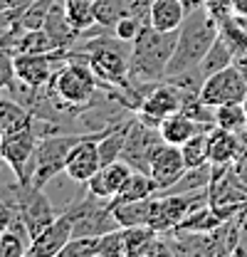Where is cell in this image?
Instances as JSON below:
<instances>
[{
	"label": "cell",
	"mask_w": 247,
	"mask_h": 257,
	"mask_svg": "<svg viewBox=\"0 0 247 257\" xmlns=\"http://www.w3.org/2000/svg\"><path fill=\"white\" fill-rule=\"evenodd\" d=\"M69 57L89 62L94 74L101 79L104 87H116L124 92H139L129 82V57H131V42L119 40L111 30H104L101 35H94V40H87L82 50H69Z\"/></svg>",
	"instance_id": "2"
},
{
	"label": "cell",
	"mask_w": 247,
	"mask_h": 257,
	"mask_svg": "<svg viewBox=\"0 0 247 257\" xmlns=\"http://www.w3.org/2000/svg\"><path fill=\"white\" fill-rule=\"evenodd\" d=\"M220 40L227 45V50L232 52L235 60L247 55V25L240 23L235 15H230L220 23Z\"/></svg>",
	"instance_id": "23"
},
{
	"label": "cell",
	"mask_w": 247,
	"mask_h": 257,
	"mask_svg": "<svg viewBox=\"0 0 247 257\" xmlns=\"http://www.w3.org/2000/svg\"><path fill=\"white\" fill-rule=\"evenodd\" d=\"M225 223L220 215L215 213V208L208 203V205H203V208H198L195 213H190L188 218H185L183 223L178 225L176 230H190V232H213L215 227Z\"/></svg>",
	"instance_id": "27"
},
{
	"label": "cell",
	"mask_w": 247,
	"mask_h": 257,
	"mask_svg": "<svg viewBox=\"0 0 247 257\" xmlns=\"http://www.w3.org/2000/svg\"><path fill=\"white\" fill-rule=\"evenodd\" d=\"M149 20L146 18H139V15H134V13H129V15H124L121 20L111 28V32L124 40V42H134L136 37H139V32L144 30V25H146Z\"/></svg>",
	"instance_id": "35"
},
{
	"label": "cell",
	"mask_w": 247,
	"mask_h": 257,
	"mask_svg": "<svg viewBox=\"0 0 247 257\" xmlns=\"http://www.w3.org/2000/svg\"><path fill=\"white\" fill-rule=\"evenodd\" d=\"M185 171H188V166H185L181 146L161 144V146L156 149L154 159H151L149 176L154 178L158 193H166L168 188H173V186L181 181V176H183ZM158 193H156V195H158Z\"/></svg>",
	"instance_id": "13"
},
{
	"label": "cell",
	"mask_w": 247,
	"mask_h": 257,
	"mask_svg": "<svg viewBox=\"0 0 247 257\" xmlns=\"http://www.w3.org/2000/svg\"><path fill=\"white\" fill-rule=\"evenodd\" d=\"M101 134H104V128H101V131H89V134L69 151V159H67V166H64V173H67L69 181L87 186V181L101 168L99 149H96V141H99Z\"/></svg>",
	"instance_id": "12"
},
{
	"label": "cell",
	"mask_w": 247,
	"mask_h": 257,
	"mask_svg": "<svg viewBox=\"0 0 247 257\" xmlns=\"http://www.w3.org/2000/svg\"><path fill=\"white\" fill-rule=\"evenodd\" d=\"M176 37H178V30L161 32L146 23L144 30L139 32V37L131 42L129 82L131 87L141 89L144 96L154 84L166 79V69L176 50Z\"/></svg>",
	"instance_id": "1"
},
{
	"label": "cell",
	"mask_w": 247,
	"mask_h": 257,
	"mask_svg": "<svg viewBox=\"0 0 247 257\" xmlns=\"http://www.w3.org/2000/svg\"><path fill=\"white\" fill-rule=\"evenodd\" d=\"M210 131V128H208ZM208 131H200L195 134L193 139H188L181 151H183V159L188 168H195V166H203V163H210L208 161Z\"/></svg>",
	"instance_id": "31"
},
{
	"label": "cell",
	"mask_w": 247,
	"mask_h": 257,
	"mask_svg": "<svg viewBox=\"0 0 247 257\" xmlns=\"http://www.w3.org/2000/svg\"><path fill=\"white\" fill-rule=\"evenodd\" d=\"M213 181V163H203V166H195V168H188L181 181L168 188L166 193H193V191H205Z\"/></svg>",
	"instance_id": "24"
},
{
	"label": "cell",
	"mask_w": 247,
	"mask_h": 257,
	"mask_svg": "<svg viewBox=\"0 0 247 257\" xmlns=\"http://www.w3.org/2000/svg\"><path fill=\"white\" fill-rule=\"evenodd\" d=\"M87 134H47L40 136L37 149H35V161H32V186L45 188L55 176L64 173V166L69 159V151L84 139Z\"/></svg>",
	"instance_id": "4"
},
{
	"label": "cell",
	"mask_w": 247,
	"mask_h": 257,
	"mask_svg": "<svg viewBox=\"0 0 247 257\" xmlns=\"http://www.w3.org/2000/svg\"><path fill=\"white\" fill-rule=\"evenodd\" d=\"M62 257H99V235H84V237H72L64 247Z\"/></svg>",
	"instance_id": "32"
},
{
	"label": "cell",
	"mask_w": 247,
	"mask_h": 257,
	"mask_svg": "<svg viewBox=\"0 0 247 257\" xmlns=\"http://www.w3.org/2000/svg\"><path fill=\"white\" fill-rule=\"evenodd\" d=\"M3 168H8V166H5V161H3V156H0V171H3Z\"/></svg>",
	"instance_id": "42"
},
{
	"label": "cell",
	"mask_w": 247,
	"mask_h": 257,
	"mask_svg": "<svg viewBox=\"0 0 247 257\" xmlns=\"http://www.w3.org/2000/svg\"><path fill=\"white\" fill-rule=\"evenodd\" d=\"M235 62V57H232V52L227 50V45L220 40V35H217V40L213 42V47L208 50V55L203 57V62L198 64V72L203 74V79L205 77H210V74H215L220 69H225V67H230V64Z\"/></svg>",
	"instance_id": "26"
},
{
	"label": "cell",
	"mask_w": 247,
	"mask_h": 257,
	"mask_svg": "<svg viewBox=\"0 0 247 257\" xmlns=\"http://www.w3.org/2000/svg\"><path fill=\"white\" fill-rule=\"evenodd\" d=\"M52 50H57V47H55V42L50 40V35L45 32V28L23 30L15 37L13 47H10L13 55H37V52H52Z\"/></svg>",
	"instance_id": "22"
},
{
	"label": "cell",
	"mask_w": 247,
	"mask_h": 257,
	"mask_svg": "<svg viewBox=\"0 0 247 257\" xmlns=\"http://www.w3.org/2000/svg\"><path fill=\"white\" fill-rule=\"evenodd\" d=\"M37 141H40V136H37L35 126H28L13 131V134H5L3 144H0V156L5 161L8 171L25 186H30L32 181V161H35Z\"/></svg>",
	"instance_id": "6"
},
{
	"label": "cell",
	"mask_w": 247,
	"mask_h": 257,
	"mask_svg": "<svg viewBox=\"0 0 247 257\" xmlns=\"http://www.w3.org/2000/svg\"><path fill=\"white\" fill-rule=\"evenodd\" d=\"M217 35H220V23L208 13L205 5L188 10L183 25L178 30V37H176V50H173V57L168 62L166 77L198 69V64L203 62V57L213 47Z\"/></svg>",
	"instance_id": "3"
},
{
	"label": "cell",
	"mask_w": 247,
	"mask_h": 257,
	"mask_svg": "<svg viewBox=\"0 0 247 257\" xmlns=\"http://www.w3.org/2000/svg\"><path fill=\"white\" fill-rule=\"evenodd\" d=\"M74 205H69L67 210H62L60 215L47 225L35 240L30 242L28 247V255L30 257H52V255H60L62 247L72 240L74 235Z\"/></svg>",
	"instance_id": "11"
},
{
	"label": "cell",
	"mask_w": 247,
	"mask_h": 257,
	"mask_svg": "<svg viewBox=\"0 0 247 257\" xmlns=\"http://www.w3.org/2000/svg\"><path fill=\"white\" fill-rule=\"evenodd\" d=\"M242 106H245V114H247V94H245V99H242Z\"/></svg>",
	"instance_id": "43"
},
{
	"label": "cell",
	"mask_w": 247,
	"mask_h": 257,
	"mask_svg": "<svg viewBox=\"0 0 247 257\" xmlns=\"http://www.w3.org/2000/svg\"><path fill=\"white\" fill-rule=\"evenodd\" d=\"M240 151H242V144L235 131L220 126H213L208 131V161L213 166H232Z\"/></svg>",
	"instance_id": "16"
},
{
	"label": "cell",
	"mask_w": 247,
	"mask_h": 257,
	"mask_svg": "<svg viewBox=\"0 0 247 257\" xmlns=\"http://www.w3.org/2000/svg\"><path fill=\"white\" fill-rule=\"evenodd\" d=\"M247 124V114L242 101H230V104H220L215 106V126L227 128V131H240Z\"/></svg>",
	"instance_id": "29"
},
{
	"label": "cell",
	"mask_w": 247,
	"mask_h": 257,
	"mask_svg": "<svg viewBox=\"0 0 247 257\" xmlns=\"http://www.w3.org/2000/svg\"><path fill=\"white\" fill-rule=\"evenodd\" d=\"M237 139H240V144H242V149H247V124L240 131H237Z\"/></svg>",
	"instance_id": "41"
},
{
	"label": "cell",
	"mask_w": 247,
	"mask_h": 257,
	"mask_svg": "<svg viewBox=\"0 0 247 257\" xmlns=\"http://www.w3.org/2000/svg\"><path fill=\"white\" fill-rule=\"evenodd\" d=\"M3 136H5V134H3V128H0V144H3Z\"/></svg>",
	"instance_id": "44"
},
{
	"label": "cell",
	"mask_w": 247,
	"mask_h": 257,
	"mask_svg": "<svg viewBox=\"0 0 247 257\" xmlns=\"http://www.w3.org/2000/svg\"><path fill=\"white\" fill-rule=\"evenodd\" d=\"M69 60V50H52L37 55H15V74L23 84L32 89H42L52 74Z\"/></svg>",
	"instance_id": "10"
},
{
	"label": "cell",
	"mask_w": 247,
	"mask_h": 257,
	"mask_svg": "<svg viewBox=\"0 0 247 257\" xmlns=\"http://www.w3.org/2000/svg\"><path fill=\"white\" fill-rule=\"evenodd\" d=\"M129 3L126 0H96L94 3V18H96V25L99 28H106L111 30L124 15H129Z\"/></svg>",
	"instance_id": "28"
},
{
	"label": "cell",
	"mask_w": 247,
	"mask_h": 257,
	"mask_svg": "<svg viewBox=\"0 0 247 257\" xmlns=\"http://www.w3.org/2000/svg\"><path fill=\"white\" fill-rule=\"evenodd\" d=\"M185 15L188 10L183 0H154L149 10V25L161 32H176L181 30Z\"/></svg>",
	"instance_id": "18"
},
{
	"label": "cell",
	"mask_w": 247,
	"mask_h": 257,
	"mask_svg": "<svg viewBox=\"0 0 247 257\" xmlns=\"http://www.w3.org/2000/svg\"><path fill=\"white\" fill-rule=\"evenodd\" d=\"M230 10L235 18H247V0H230Z\"/></svg>",
	"instance_id": "40"
},
{
	"label": "cell",
	"mask_w": 247,
	"mask_h": 257,
	"mask_svg": "<svg viewBox=\"0 0 247 257\" xmlns=\"http://www.w3.org/2000/svg\"><path fill=\"white\" fill-rule=\"evenodd\" d=\"M208 128H213L210 124H200V121H195L193 116H188L185 111H176V114H171V116H166L163 121H161V139H163V144H173V146H183L188 139H193L195 134H200V131H208Z\"/></svg>",
	"instance_id": "17"
},
{
	"label": "cell",
	"mask_w": 247,
	"mask_h": 257,
	"mask_svg": "<svg viewBox=\"0 0 247 257\" xmlns=\"http://www.w3.org/2000/svg\"><path fill=\"white\" fill-rule=\"evenodd\" d=\"M15 225H25V223L15 215V210H13L5 200H0V232H5V230H10V227H15Z\"/></svg>",
	"instance_id": "37"
},
{
	"label": "cell",
	"mask_w": 247,
	"mask_h": 257,
	"mask_svg": "<svg viewBox=\"0 0 247 257\" xmlns=\"http://www.w3.org/2000/svg\"><path fill=\"white\" fill-rule=\"evenodd\" d=\"M161 144H163L161 131L156 126L144 124V121L136 119V114H134V119H131V124H129V134H126V144H124L121 159L126 161L134 171L149 173L151 159H154L156 149H158Z\"/></svg>",
	"instance_id": "8"
},
{
	"label": "cell",
	"mask_w": 247,
	"mask_h": 257,
	"mask_svg": "<svg viewBox=\"0 0 247 257\" xmlns=\"http://www.w3.org/2000/svg\"><path fill=\"white\" fill-rule=\"evenodd\" d=\"M247 94V79L242 69L232 62L230 67L220 69L215 74L205 77L200 84V101H205L208 106H220V104H230V101H242Z\"/></svg>",
	"instance_id": "7"
},
{
	"label": "cell",
	"mask_w": 247,
	"mask_h": 257,
	"mask_svg": "<svg viewBox=\"0 0 247 257\" xmlns=\"http://www.w3.org/2000/svg\"><path fill=\"white\" fill-rule=\"evenodd\" d=\"M32 119H35V114L23 101H18L13 96L0 99V128H3V134H13V131L32 126Z\"/></svg>",
	"instance_id": "20"
},
{
	"label": "cell",
	"mask_w": 247,
	"mask_h": 257,
	"mask_svg": "<svg viewBox=\"0 0 247 257\" xmlns=\"http://www.w3.org/2000/svg\"><path fill=\"white\" fill-rule=\"evenodd\" d=\"M30 240L20 235L18 230H5L0 232V257H23L28 255Z\"/></svg>",
	"instance_id": "33"
},
{
	"label": "cell",
	"mask_w": 247,
	"mask_h": 257,
	"mask_svg": "<svg viewBox=\"0 0 247 257\" xmlns=\"http://www.w3.org/2000/svg\"><path fill=\"white\" fill-rule=\"evenodd\" d=\"M210 203V193L193 191V193H158L154 198V210L149 225L156 232H171L183 223L190 213Z\"/></svg>",
	"instance_id": "5"
},
{
	"label": "cell",
	"mask_w": 247,
	"mask_h": 257,
	"mask_svg": "<svg viewBox=\"0 0 247 257\" xmlns=\"http://www.w3.org/2000/svg\"><path fill=\"white\" fill-rule=\"evenodd\" d=\"M183 99H185V94L176 84H171V82L163 79V82L154 84V87L146 92L141 106H139V111H134V114H136V119H141L144 124L158 128L166 116L181 111Z\"/></svg>",
	"instance_id": "9"
},
{
	"label": "cell",
	"mask_w": 247,
	"mask_h": 257,
	"mask_svg": "<svg viewBox=\"0 0 247 257\" xmlns=\"http://www.w3.org/2000/svg\"><path fill=\"white\" fill-rule=\"evenodd\" d=\"M99 257H126L121 227H114V230L99 235Z\"/></svg>",
	"instance_id": "34"
},
{
	"label": "cell",
	"mask_w": 247,
	"mask_h": 257,
	"mask_svg": "<svg viewBox=\"0 0 247 257\" xmlns=\"http://www.w3.org/2000/svg\"><path fill=\"white\" fill-rule=\"evenodd\" d=\"M42 28L50 35V40L55 42L57 50H72V45L82 37V32L72 28V23H69V18L64 13V3L62 0H52L50 13H47Z\"/></svg>",
	"instance_id": "15"
},
{
	"label": "cell",
	"mask_w": 247,
	"mask_h": 257,
	"mask_svg": "<svg viewBox=\"0 0 247 257\" xmlns=\"http://www.w3.org/2000/svg\"><path fill=\"white\" fill-rule=\"evenodd\" d=\"M64 3V13L72 23L74 30H79L82 35L96 25V18H94V3L96 0H62Z\"/></svg>",
	"instance_id": "25"
},
{
	"label": "cell",
	"mask_w": 247,
	"mask_h": 257,
	"mask_svg": "<svg viewBox=\"0 0 247 257\" xmlns=\"http://www.w3.org/2000/svg\"><path fill=\"white\" fill-rule=\"evenodd\" d=\"M124 230V247H126V257L141 255L144 247L154 240L156 232L151 225H134V227H121Z\"/></svg>",
	"instance_id": "30"
},
{
	"label": "cell",
	"mask_w": 247,
	"mask_h": 257,
	"mask_svg": "<svg viewBox=\"0 0 247 257\" xmlns=\"http://www.w3.org/2000/svg\"><path fill=\"white\" fill-rule=\"evenodd\" d=\"M131 173H134V168H131L124 159L111 161V163L101 166L92 178L87 181V191L92 193V195H96V198L111 200L116 193L121 191V186L129 181Z\"/></svg>",
	"instance_id": "14"
},
{
	"label": "cell",
	"mask_w": 247,
	"mask_h": 257,
	"mask_svg": "<svg viewBox=\"0 0 247 257\" xmlns=\"http://www.w3.org/2000/svg\"><path fill=\"white\" fill-rule=\"evenodd\" d=\"M154 198L129 200V203H109V205H111V215H114L116 225H119V227L149 225V220H151V210H154Z\"/></svg>",
	"instance_id": "19"
},
{
	"label": "cell",
	"mask_w": 247,
	"mask_h": 257,
	"mask_svg": "<svg viewBox=\"0 0 247 257\" xmlns=\"http://www.w3.org/2000/svg\"><path fill=\"white\" fill-rule=\"evenodd\" d=\"M129 3V10L139 18H146L149 20V10H151V3L154 0H126Z\"/></svg>",
	"instance_id": "39"
},
{
	"label": "cell",
	"mask_w": 247,
	"mask_h": 257,
	"mask_svg": "<svg viewBox=\"0 0 247 257\" xmlns=\"http://www.w3.org/2000/svg\"><path fill=\"white\" fill-rule=\"evenodd\" d=\"M232 173H235V178L247 188V149H242L240 156L235 159V163H232Z\"/></svg>",
	"instance_id": "38"
},
{
	"label": "cell",
	"mask_w": 247,
	"mask_h": 257,
	"mask_svg": "<svg viewBox=\"0 0 247 257\" xmlns=\"http://www.w3.org/2000/svg\"><path fill=\"white\" fill-rule=\"evenodd\" d=\"M158 188H156L154 178L144 171H134L129 176V181L121 186V191L116 193L109 203H129V200H144V198H154Z\"/></svg>",
	"instance_id": "21"
},
{
	"label": "cell",
	"mask_w": 247,
	"mask_h": 257,
	"mask_svg": "<svg viewBox=\"0 0 247 257\" xmlns=\"http://www.w3.org/2000/svg\"><path fill=\"white\" fill-rule=\"evenodd\" d=\"M3 96H5V94H3V92H0V99H3Z\"/></svg>",
	"instance_id": "45"
},
{
	"label": "cell",
	"mask_w": 247,
	"mask_h": 257,
	"mask_svg": "<svg viewBox=\"0 0 247 257\" xmlns=\"http://www.w3.org/2000/svg\"><path fill=\"white\" fill-rule=\"evenodd\" d=\"M18 82L15 74V55L5 47H0V92H10Z\"/></svg>",
	"instance_id": "36"
}]
</instances>
